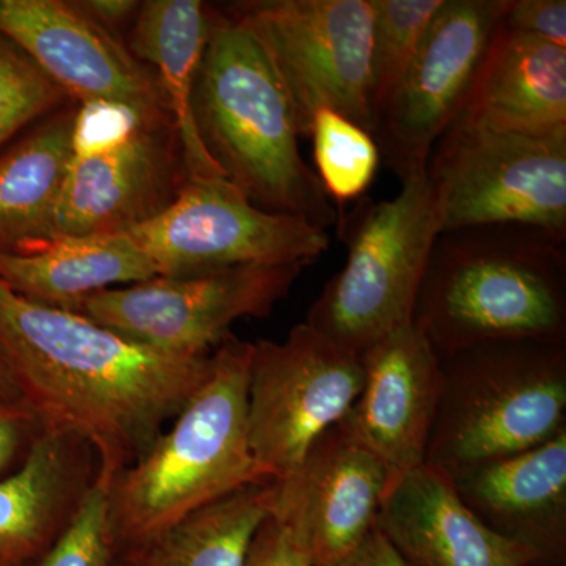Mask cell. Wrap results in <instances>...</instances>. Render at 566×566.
Here are the masks:
<instances>
[{"instance_id":"obj_17","label":"cell","mask_w":566,"mask_h":566,"mask_svg":"<svg viewBox=\"0 0 566 566\" xmlns=\"http://www.w3.org/2000/svg\"><path fill=\"white\" fill-rule=\"evenodd\" d=\"M450 479L482 524L526 547L535 566H566V430Z\"/></svg>"},{"instance_id":"obj_9","label":"cell","mask_w":566,"mask_h":566,"mask_svg":"<svg viewBox=\"0 0 566 566\" xmlns=\"http://www.w3.org/2000/svg\"><path fill=\"white\" fill-rule=\"evenodd\" d=\"M305 263L248 264L216 273L153 277L84 297L69 311L161 352L208 356L241 318H263Z\"/></svg>"},{"instance_id":"obj_2","label":"cell","mask_w":566,"mask_h":566,"mask_svg":"<svg viewBox=\"0 0 566 566\" xmlns=\"http://www.w3.org/2000/svg\"><path fill=\"white\" fill-rule=\"evenodd\" d=\"M412 326L439 360L491 342L566 344V238L523 226L442 232Z\"/></svg>"},{"instance_id":"obj_22","label":"cell","mask_w":566,"mask_h":566,"mask_svg":"<svg viewBox=\"0 0 566 566\" xmlns=\"http://www.w3.org/2000/svg\"><path fill=\"white\" fill-rule=\"evenodd\" d=\"M158 277L126 233L51 238L22 252H0V282L35 303L69 311L103 290Z\"/></svg>"},{"instance_id":"obj_21","label":"cell","mask_w":566,"mask_h":566,"mask_svg":"<svg viewBox=\"0 0 566 566\" xmlns=\"http://www.w3.org/2000/svg\"><path fill=\"white\" fill-rule=\"evenodd\" d=\"M211 7L200 0H147L129 32L128 50L155 71L172 117L189 181L226 180L200 137L193 88L210 36Z\"/></svg>"},{"instance_id":"obj_7","label":"cell","mask_w":566,"mask_h":566,"mask_svg":"<svg viewBox=\"0 0 566 566\" xmlns=\"http://www.w3.org/2000/svg\"><path fill=\"white\" fill-rule=\"evenodd\" d=\"M442 232L523 226L566 238V134L532 136L461 114L427 167Z\"/></svg>"},{"instance_id":"obj_5","label":"cell","mask_w":566,"mask_h":566,"mask_svg":"<svg viewBox=\"0 0 566 566\" xmlns=\"http://www.w3.org/2000/svg\"><path fill=\"white\" fill-rule=\"evenodd\" d=\"M441 367L424 463L446 474L527 452L566 430V344L491 342Z\"/></svg>"},{"instance_id":"obj_32","label":"cell","mask_w":566,"mask_h":566,"mask_svg":"<svg viewBox=\"0 0 566 566\" xmlns=\"http://www.w3.org/2000/svg\"><path fill=\"white\" fill-rule=\"evenodd\" d=\"M33 423L39 419L22 401L0 400V472L13 463Z\"/></svg>"},{"instance_id":"obj_3","label":"cell","mask_w":566,"mask_h":566,"mask_svg":"<svg viewBox=\"0 0 566 566\" xmlns=\"http://www.w3.org/2000/svg\"><path fill=\"white\" fill-rule=\"evenodd\" d=\"M192 107L205 147L249 202L326 232L337 223V207L300 150L292 103L270 55L227 9L211 7Z\"/></svg>"},{"instance_id":"obj_15","label":"cell","mask_w":566,"mask_h":566,"mask_svg":"<svg viewBox=\"0 0 566 566\" xmlns=\"http://www.w3.org/2000/svg\"><path fill=\"white\" fill-rule=\"evenodd\" d=\"M188 181L174 123H144L111 150L71 156L51 238L128 232L167 210Z\"/></svg>"},{"instance_id":"obj_13","label":"cell","mask_w":566,"mask_h":566,"mask_svg":"<svg viewBox=\"0 0 566 566\" xmlns=\"http://www.w3.org/2000/svg\"><path fill=\"white\" fill-rule=\"evenodd\" d=\"M0 35L20 48L77 104L107 102L155 118L169 106L150 66L65 0H0Z\"/></svg>"},{"instance_id":"obj_18","label":"cell","mask_w":566,"mask_h":566,"mask_svg":"<svg viewBox=\"0 0 566 566\" xmlns=\"http://www.w3.org/2000/svg\"><path fill=\"white\" fill-rule=\"evenodd\" d=\"M375 528L409 566L535 565L526 547L482 524L449 474L427 463L387 491Z\"/></svg>"},{"instance_id":"obj_34","label":"cell","mask_w":566,"mask_h":566,"mask_svg":"<svg viewBox=\"0 0 566 566\" xmlns=\"http://www.w3.org/2000/svg\"><path fill=\"white\" fill-rule=\"evenodd\" d=\"M140 3L137 0H82L76 6L106 31L115 33L123 24L134 20Z\"/></svg>"},{"instance_id":"obj_29","label":"cell","mask_w":566,"mask_h":566,"mask_svg":"<svg viewBox=\"0 0 566 566\" xmlns=\"http://www.w3.org/2000/svg\"><path fill=\"white\" fill-rule=\"evenodd\" d=\"M147 122H172L123 106V104L93 102L77 104L71 136V156L99 155L128 139ZM174 123V122H172Z\"/></svg>"},{"instance_id":"obj_36","label":"cell","mask_w":566,"mask_h":566,"mask_svg":"<svg viewBox=\"0 0 566 566\" xmlns=\"http://www.w3.org/2000/svg\"><path fill=\"white\" fill-rule=\"evenodd\" d=\"M118 566H123L122 562H120V558H118Z\"/></svg>"},{"instance_id":"obj_4","label":"cell","mask_w":566,"mask_h":566,"mask_svg":"<svg viewBox=\"0 0 566 566\" xmlns=\"http://www.w3.org/2000/svg\"><path fill=\"white\" fill-rule=\"evenodd\" d=\"M252 348L233 335L222 342L172 427L115 480L109 521L120 556L241 488L271 482L249 444Z\"/></svg>"},{"instance_id":"obj_23","label":"cell","mask_w":566,"mask_h":566,"mask_svg":"<svg viewBox=\"0 0 566 566\" xmlns=\"http://www.w3.org/2000/svg\"><path fill=\"white\" fill-rule=\"evenodd\" d=\"M76 107L46 122L0 156V252L51 240L52 219L71 161Z\"/></svg>"},{"instance_id":"obj_12","label":"cell","mask_w":566,"mask_h":566,"mask_svg":"<svg viewBox=\"0 0 566 566\" xmlns=\"http://www.w3.org/2000/svg\"><path fill=\"white\" fill-rule=\"evenodd\" d=\"M509 0H444L376 118L375 140L406 181L427 172L436 142L460 117Z\"/></svg>"},{"instance_id":"obj_26","label":"cell","mask_w":566,"mask_h":566,"mask_svg":"<svg viewBox=\"0 0 566 566\" xmlns=\"http://www.w3.org/2000/svg\"><path fill=\"white\" fill-rule=\"evenodd\" d=\"M444 0H371V99L385 107Z\"/></svg>"},{"instance_id":"obj_10","label":"cell","mask_w":566,"mask_h":566,"mask_svg":"<svg viewBox=\"0 0 566 566\" xmlns=\"http://www.w3.org/2000/svg\"><path fill=\"white\" fill-rule=\"evenodd\" d=\"M364 368L311 324L283 342L253 344L249 368V444L271 480L289 475L316 439L335 427L359 397Z\"/></svg>"},{"instance_id":"obj_8","label":"cell","mask_w":566,"mask_h":566,"mask_svg":"<svg viewBox=\"0 0 566 566\" xmlns=\"http://www.w3.org/2000/svg\"><path fill=\"white\" fill-rule=\"evenodd\" d=\"M244 21L273 62L300 137L319 109L375 134L371 0H249L226 7Z\"/></svg>"},{"instance_id":"obj_35","label":"cell","mask_w":566,"mask_h":566,"mask_svg":"<svg viewBox=\"0 0 566 566\" xmlns=\"http://www.w3.org/2000/svg\"><path fill=\"white\" fill-rule=\"evenodd\" d=\"M0 400L22 401L20 387L14 381V376L11 374L2 349H0Z\"/></svg>"},{"instance_id":"obj_6","label":"cell","mask_w":566,"mask_h":566,"mask_svg":"<svg viewBox=\"0 0 566 566\" xmlns=\"http://www.w3.org/2000/svg\"><path fill=\"white\" fill-rule=\"evenodd\" d=\"M345 266L308 308L305 323L356 354L412 324L417 293L442 233V208L427 172L401 181L389 200L363 197L338 210Z\"/></svg>"},{"instance_id":"obj_1","label":"cell","mask_w":566,"mask_h":566,"mask_svg":"<svg viewBox=\"0 0 566 566\" xmlns=\"http://www.w3.org/2000/svg\"><path fill=\"white\" fill-rule=\"evenodd\" d=\"M0 349L22 403L43 430L93 449L107 491L147 455L211 368L208 356L161 352L0 282Z\"/></svg>"},{"instance_id":"obj_11","label":"cell","mask_w":566,"mask_h":566,"mask_svg":"<svg viewBox=\"0 0 566 566\" xmlns=\"http://www.w3.org/2000/svg\"><path fill=\"white\" fill-rule=\"evenodd\" d=\"M125 233L164 277L248 264H312L331 243L326 230L264 211L227 180L186 182L167 210Z\"/></svg>"},{"instance_id":"obj_20","label":"cell","mask_w":566,"mask_h":566,"mask_svg":"<svg viewBox=\"0 0 566 566\" xmlns=\"http://www.w3.org/2000/svg\"><path fill=\"white\" fill-rule=\"evenodd\" d=\"M82 444L41 428L21 468L0 480V566L31 564L69 526L91 488H81Z\"/></svg>"},{"instance_id":"obj_33","label":"cell","mask_w":566,"mask_h":566,"mask_svg":"<svg viewBox=\"0 0 566 566\" xmlns=\"http://www.w3.org/2000/svg\"><path fill=\"white\" fill-rule=\"evenodd\" d=\"M327 566H409L376 528L340 560Z\"/></svg>"},{"instance_id":"obj_25","label":"cell","mask_w":566,"mask_h":566,"mask_svg":"<svg viewBox=\"0 0 566 566\" xmlns=\"http://www.w3.org/2000/svg\"><path fill=\"white\" fill-rule=\"evenodd\" d=\"M308 137L314 142L315 174L337 210L363 199L381 161L375 137L331 109L315 112Z\"/></svg>"},{"instance_id":"obj_31","label":"cell","mask_w":566,"mask_h":566,"mask_svg":"<svg viewBox=\"0 0 566 566\" xmlns=\"http://www.w3.org/2000/svg\"><path fill=\"white\" fill-rule=\"evenodd\" d=\"M244 566H314L289 528L268 517L253 536Z\"/></svg>"},{"instance_id":"obj_16","label":"cell","mask_w":566,"mask_h":566,"mask_svg":"<svg viewBox=\"0 0 566 566\" xmlns=\"http://www.w3.org/2000/svg\"><path fill=\"white\" fill-rule=\"evenodd\" d=\"M359 356L363 390L340 422L385 465L390 490L427 460L441 398V360L412 324Z\"/></svg>"},{"instance_id":"obj_19","label":"cell","mask_w":566,"mask_h":566,"mask_svg":"<svg viewBox=\"0 0 566 566\" xmlns=\"http://www.w3.org/2000/svg\"><path fill=\"white\" fill-rule=\"evenodd\" d=\"M461 114L532 136L566 134V50L499 24Z\"/></svg>"},{"instance_id":"obj_14","label":"cell","mask_w":566,"mask_h":566,"mask_svg":"<svg viewBox=\"0 0 566 566\" xmlns=\"http://www.w3.org/2000/svg\"><path fill=\"white\" fill-rule=\"evenodd\" d=\"M390 482L385 465L338 422L294 471L274 480L271 517L314 566L340 560L375 528Z\"/></svg>"},{"instance_id":"obj_24","label":"cell","mask_w":566,"mask_h":566,"mask_svg":"<svg viewBox=\"0 0 566 566\" xmlns=\"http://www.w3.org/2000/svg\"><path fill=\"white\" fill-rule=\"evenodd\" d=\"M274 480L241 488L197 510L147 545L122 554L123 566H244L253 536L271 515Z\"/></svg>"},{"instance_id":"obj_28","label":"cell","mask_w":566,"mask_h":566,"mask_svg":"<svg viewBox=\"0 0 566 566\" xmlns=\"http://www.w3.org/2000/svg\"><path fill=\"white\" fill-rule=\"evenodd\" d=\"M109 521V491L93 482L69 526L32 566H118Z\"/></svg>"},{"instance_id":"obj_30","label":"cell","mask_w":566,"mask_h":566,"mask_svg":"<svg viewBox=\"0 0 566 566\" xmlns=\"http://www.w3.org/2000/svg\"><path fill=\"white\" fill-rule=\"evenodd\" d=\"M501 25L566 50L565 0H509Z\"/></svg>"},{"instance_id":"obj_27","label":"cell","mask_w":566,"mask_h":566,"mask_svg":"<svg viewBox=\"0 0 566 566\" xmlns=\"http://www.w3.org/2000/svg\"><path fill=\"white\" fill-rule=\"evenodd\" d=\"M65 99L69 95L36 63L0 35V147Z\"/></svg>"}]
</instances>
